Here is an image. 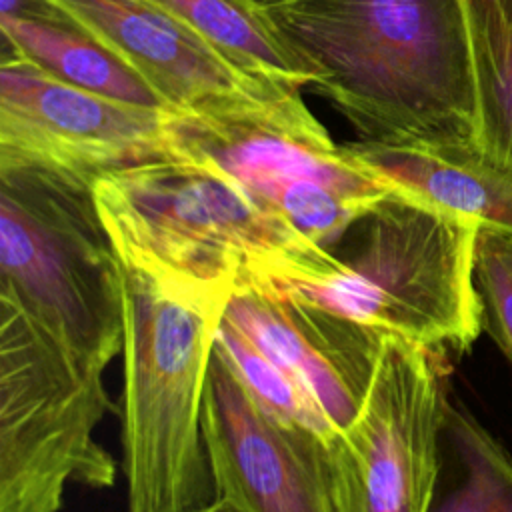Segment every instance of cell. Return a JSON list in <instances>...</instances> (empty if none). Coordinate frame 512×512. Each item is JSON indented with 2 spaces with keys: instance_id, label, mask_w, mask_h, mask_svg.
I'll list each match as a JSON object with an SVG mask.
<instances>
[{
  "instance_id": "ffe728a7",
  "label": "cell",
  "mask_w": 512,
  "mask_h": 512,
  "mask_svg": "<svg viewBox=\"0 0 512 512\" xmlns=\"http://www.w3.org/2000/svg\"><path fill=\"white\" fill-rule=\"evenodd\" d=\"M494 2H496L498 10H500L504 22H506L508 28L512 30V0H494Z\"/></svg>"
},
{
  "instance_id": "8fae6325",
  "label": "cell",
  "mask_w": 512,
  "mask_h": 512,
  "mask_svg": "<svg viewBox=\"0 0 512 512\" xmlns=\"http://www.w3.org/2000/svg\"><path fill=\"white\" fill-rule=\"evenodd\" d=\"M124 60L172 112L270 98L290 88L258 80L152 0H52Z\"/></svg>"
},
{
  "instance_id": "44dd1931",
  "label": "cell",
  "mask_w": 512,
  "mask_h": 512,
  "mask_svg": "<svg viewBox=\"0 0 512 512\" xmlns=\"http://www.w3.org/2000/svg\"><path fill=\"white\" fill-rule=\"evenodd\" d=\"M254 2H258L260 6L266 8V6H272V4H276V2H280V0H254Z\"/></svg>"
},
{
  "instance_id": "e0dca14e",
  "label": "cell",
  "mask_w": 512,
  "mask_h": 512,
  "mask_svg": "<svg viewBox=\"0 0 512 512\" xmlns=\"http://www.w3.org/2000/svg\"><path fill=\"white\" fill-rule=\"evenodd\" d=\"M476 90L478 146L512 172V30L494 0H464Z\"/></svg>"
},
{
  "instance_id": "277c9868",
  "label": "cell",
  "mask_w": 512,
  "mask_h": 512,
  "mask_svg": "<svg viewBox=\"0 0 512 512\" xmlns=\"http://www.w3.org/2000/svg\"><path fill=\"white\" fill-rule=\"evenodd\" d=\"M476 234V222L392 190L328 248L324 268L266 280L436 356L462 354L482 332Z\"/></svg>"
},
{
  "instance_id": "3957f363",
  "label": "cell",
  "mask_w": 512,
  "mask_h": 512,
  "mask_svg": "<svg viewBox=\"0 0 512 512\" xmlns=\"http://www.w3.org/2000/svg\"><path fill=\"white\" fill-rule=\"evenodd\" d=\"M124 266L120 442L126 512H188L216 496L204 396L228 298H196Z\"/></svg>"
},
{
  "instance_id": "6da1fadb",
  "label": "cell",
  "mask_w": 512,
  "mask_h": 512,
  "mask_svg": "<svg viewBox=\"0 0 512 512\" xmlns=\"http://www.w3.org/2000/svg\"><path fill=\"white\" fill-rule=\"evenodd\" d=\"M266 14L360 140L478 144L464 0H280Z\"/></svg>"
},
{
  "instance_id": "5b68a950",
  "label": "cell",
  "mask_w": 512,
  "mask_h": 512,
  "mask_svg": "<svg viewBox=\"0 0 512 512\" xmlns=\"http://www.w3.org/2000/svg\"><path fill=\"white\" fill-rule=\"evenodd\" d=\"M94 184L0 164V298L78 358L108 366L124 342V266Z\"/></svg>"
},
{
  "instance_id": "8992f818",
  "label": "cell",
  "mask_w": 512,
  "mask_h": 512,
  "mask_svg": "<svg viewBox=\"0 0 512 512\" xmlns=\"http://www.w3.org/2000/svg\"><path fill=\"white\" fill-rule=\"evenodd\" d=\"M170 156L210 164L310 242L330 248L394 188L338 146L300 90L168 114Z\"/></svg>"
},
{
  "instance_id": "52a82bcc",
  "label": "cell",
  "mask_w": 512,
  "mask_h": 512,
  "mask_svg": "<svg viewBox=\"0 0 512 512\" xmlns=\"http://www.w3.org/2000/svg\"><path fill=\"white\" fill-rule=\"evenodd\" d=\"M102 374L0 298V512H58L68 482L114 484L116 462L94 436L118 414Z\"/></svg>"
},
{
  "instance_id": "ac0fdd59",
  "label": "cell",
  "mask_w": 512,
  "mask_h": 512,
  "mask_svg": "<svg viewBox=\"0 0 512 512\" xmlns=\"http://www.w3.org/2000/svg\"><path fill=\"white\" fill-rule=\"evenodd\" d=\"M474 286L480 300L482 330L512 364V232L478 226Z\"/></svg>"
},
{
  "instance_id": "d6986e66",
  "label": "cell",
  "mask_w": 512,
  "mask_h": 512,
  "mask_svg": "<svg viewBox=\"0 0 512 512\" xmlns=\"http://www.w3.org/2000/svg\"><path fill=\"white\" fill-rule=\"evenodd\" d=\"M188 512H242L236 504H232L230 500L226 498H220V496H214V500L198 506V508H192Z\"/></svg>"
},
{
  "instance_id": "9a60e30c",
  "label": "cell",
  "mask_w": 512,
  "mask_h": 512,
  "mask_svg": "<svg viewBox=\"0 0 512 512\" xmlns=\"http://www.w3.org/2000/svg\"><path fill=\"white\" fill-rule=\"evenodd\" d=\"M428 512H512V458L464 408L446 400L440 466Z\"/></svg>"
},
{
  "instance_id": "30bf717a",
  "label": "cell",
  "mask_w": 512,
  "mask_h": 512,
  "mask_svg": "<svg viewBox=\"0 0 512 512\" xmlns=\"http://www.w3.org/2000/svg\"><path fill=\"white\" fill-rule=\"evenodd\" d=\"M224 318L292 374L342 432L352 426L388 334L266 278L238 284L226 300Z\"/></svg>"
},
{
  "instance_id": "4fadbf2b",
  "label": "cell",
  "mask_w": 512,
  "mask_h": 512,
  "mask_svg": "<svg viewBox=\"0 0 512 512\" xmlns=\"http://www.w3.org/2000/svg\"><path fill=\"white\" fill-rule=\"evenodd\" d=\"M344 148L384 184L430 206L512 232V172L478 144L354 140Z\"/></svg>"
},
{
  "instance_id": "5bb4252c",
  "label": "cell",
  "mask_w": 512,
  "mask_h": 512,
  "mask_svg": "<svg viewBox=\"0 0 512 512\" xmlns=\"http://www.w3.org/2000/svg\"><path fill=\"white\" fill-rule=\"evenodd\" d=\"M0 30L2 56L22 58L44 74L86 92L142 108L168 110L124 60L72 20L0 16Z\"/></svg>"
},
{
  "instance_id": "7a4b0ae2",
  "label": "cell",
  "mask_w": 512,
  "mask_h": 512,
  "mask_svg": "<svg viewBox=\"0 0 512 512\" xmlns=\"http://www.w3.org/2000/svg\"><path fill=\"white\" fill-rule=\"evenodd\" d=\"M100 218L122 262L196 298L324 268L330 250L256 204L210 164L166 156L100 176Z\"/></svg>"
},
{
  "instance_id": "9c48e42d",
  "label": "cell",
  "mask_w": 512,
  "mask_h": 512,
  "mask_svg": "<svg viewBox=\"0 0 512 512\" xmlns=\"http://www.w3.org/2000/svg\"><path fill=\"white\" fill-rule=\"evenodd\" d=\"M446 400L438 356L388 334L366 400L346 430L356 456L350 512H428Z\"/></svg>"
},
{
  "instance_id": "7c38bea8",
  "label": "cell",
  "mask_w": 512,
  "mask_h": 512,
  "mask_svg": "<svg viewBox=\"0 0 512 512\" xmlns=\"http://www.w3.org/2000/svg\"><path fill=\"white\" fill-rule=\"evenodd\" d=\"M204 440L216 496L242 512H334L320 472L258 406L216 346L206 380Z\"/></svg>"
},
{
  "instance_id": "2e32d148",
  "label": "cell",
  "mask_w": 512,
  "mask_h": 512,
  "mask_svg": "<svg viewBox=\"0 0 512 512\" xmlns=\"http://www.w3.org/2000/svg\"><path fill=\"white\" fill-rule=\"evenodd\" d=\"M192 26L246 74L302 90L310 74L286 48L266 8L254 0H152Z\"/></svg>"
},
{
  "instance_id": "ba28073f",
  "label": "cell",
  "mask_w": 512,
  "mask_h": 512,
  "mask_svg": "<svg viewBox=\"0 0 512 512\" xmlns=\"http://www.w3.org/2000/svg\"><path fill=\"white\" fill-rule=\"evenodd\" d=\"M168 114L70 86L16 56L0 60V164L40 166L94 184L170 156Z\"/></svg>"
}]
</instances>
